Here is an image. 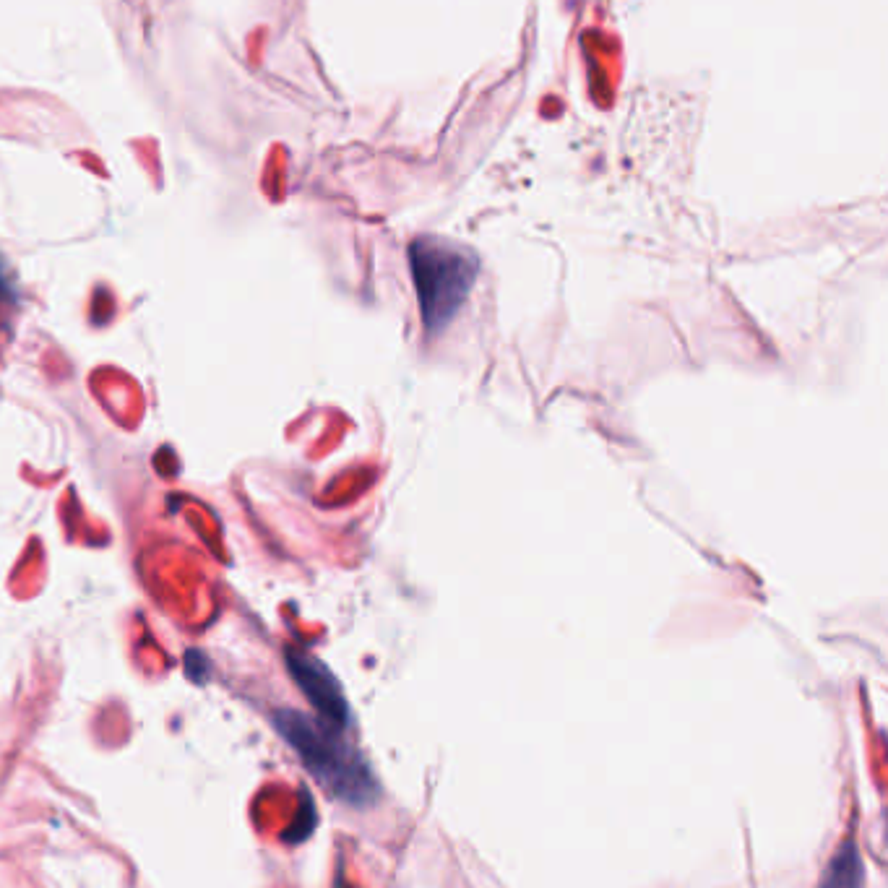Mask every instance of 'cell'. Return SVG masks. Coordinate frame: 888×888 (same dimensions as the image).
Here are the masks:
<instances>
[{
  "label": "cell",
  "instance_id": "277c9868",
  "mask_svg": "<svg viewBox=\"0 0 888 888\" xmlns=\"http://www.w3.org/2000/svg\"><path fill=\"white\" fill-rule=\"evenodd\" d=\"M862 860L857 855L855 844H844L839 855L831 860L829 870L823 875L826 886H860L862 883Z\"/></svg>",
  "mask_w": 888,
  "mask_h": 888
},
{
  "label": "cell",
  "instance_id": "3957f363",
  "mask_svg": "<svg viewBox=\"0 0 888 888\" xmlns=\"http://www.w3.org/2000/svg\"><path fill=\"white\" fill-rule=\"evenodd\" d=\"M287 667H290L297 688L305 693L310 704L316 706L321 719L347 730L352 714H349L347 696H344L339 680L334 678V672L323 665L321 659L310 657L300 649H287Z\"/></svg>",
  "mask_w": 888,
  "mask_h": 888
},
{
  "label": "cell",
  "instance_id": "7a4b0ae2",
  "mask_svg": "<svg viewBox=\"0 0 888 888\" xmlns=\"http://www.w3.org/2000/svg\"><path fill=\"white\" fill-rule=\"evenodd\" d=\"M409 266L425 331L441 334L467 303L480 274V258L467 245L430 235L409 245Z\"/></svg>",
  "mask_w": 888,
  "mask_h": 888
},
{
  "label": "cell",
  "instance_id": "6da1fadb",
  "mask_svg": "<svg viewBox=\"0 0 888 888\" xmlns=\"http://www.w3.org/2000/svg\"><path fill=\"white\" fill-rule=\"evenodd\" d=\"M274 727L292 745L316 782L336 800L365 808L378 797L373 771L360 750L344 740V727H336L326 719H313L295 709L277 711Z\"/></svg>",
  "mask_w": 888,
  "mask_h": 888
}]
</instances>
